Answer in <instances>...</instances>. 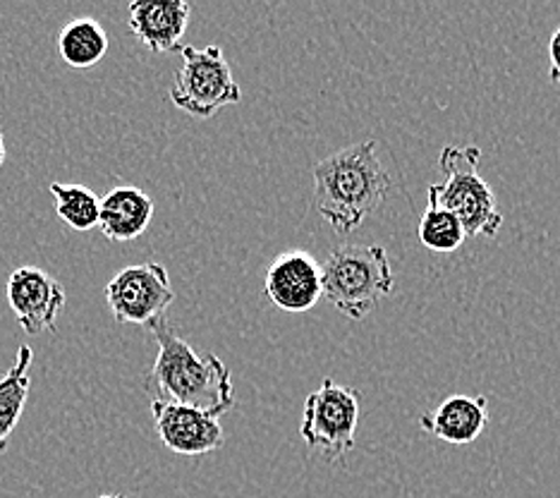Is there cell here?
<instances>
[{
  "instance_id": "6",
  "label": "cell",
  "mask_w": 560,
  "mask_h": 498,
  "mask_svg": "<svg viewBox=\"0 0 560 498\" xmlns=\"http://www.w3.org/2000/svg\"><path fill=\"white\" fill-rule=\"evenodd\" d=\"M360 427V398L348 386L334 379H324L322 386L307 395L302 413L300 433L312 453H319L330 465H342V460L354 449V437Z\"/></svg>"
},
{
  "instance_id": "3",
  "label": "cell",
  "mask_w": 560,
  "mask_h": 498,
  "mask_svg": "<svg viewBox=\"0 0 560 498\" xmlns=\"http://www.w3.org/2000/svg\"><path fill=\"white\" fill-rule=\"evenodd\" d=\"M322 283L330 306L362 322L390 296L396 276L381 245H340L322 262Z\"/></svg>"
},
{
  "instance_id": "4",
  "label": "cell",
  "mask_w": 560,
  "mask_h": 498,
  "mask_svg": "<svg viewBox=\"0 0 560 498\" xmlns=\"http://www.w3.org/2000/svg\"><path fill=\"white\" fill-rule=\"evenodd\" d=\"M479 147H443L439 157L443 181L427 189V207L453 211L467 238H495L503 225V213L491 185L479 175Z\"/></svg>"
},
{
  "instance_id": "9",
  "label": "cell",
  "mask_w": 560,
  "mask_h": 498,
  "mask_svg": "<svg viewBox=\"0 0 560 498\" xmlns=\"http://www.w3.org/2000/svg\"><path fill=\"white\" fill-rule=\"evenodd\" d=\"M151 417L161 443L175 455L201 458L221 451L225 443L221 417L201 413L197 407L151 401Z\"/></svg>"
},
{
  "instance_id": "17",
  "label": "cell",
  "mask_w": 560,
  "mask_h": 498,
  "mask_svg": "<svg viewBox=\"0 0 560 498\" xmlns=\"http://www.w3.org/2000/svg\"><path fill=\"white\" fill-rule=\"evenodd\" d=\"M419 242L431 252L439 254H451L455 250L463 247V242L467 240L465 228L460 219L448 209H436V207H427V211L419 219Z\"/></svg>"
},
{
  "instance_id": "1",
  "label": "cell",
  "mask_w": 560,
  "mask_h": 498,
  "mask_svg": "<svg viewBox=\"0 0 560 498\" xmlns=\"http://www.w3.org/2000/svg\"><path fill=\"white\" fill-rule=\"evenodd\" d=\"M312 207L334 228L350 235L369 216L384 207L390 173L376 151V139L338 149L312 169Z\"/></svg>"
},
{
  "instance_id": "15",
  "label": "cell",
  "mask_w": 560,
  "mask_h": 498,
  "mask_svg": "<svg viewBox=\"0 0 560 498\" xmlns=\"http://www.w3.org/2000/svg\"><path fill=\"white\" fill-rule=\"evenodd\" d=\"M58 54L74 70L94 68L108 54V34L94 18L70 20L58 34Z\"/></svg>"
},
{
  "instance_id": "5",
  "label": "cell",
  "mask_w": 560,
  "mask_h": 498,
  "mask_svg": "<svg viewBox=\"0 0 560 498\" xmlns=\"http://www.w3.org/2000/svg\"><path fill=\"white\" fill-rule=\"evenodd\" d=\"M180 54L183 68L168 92L173 106L207 120L221 108L240 104L242 89L221 46H183Z\"/></svg>"
},
{
  "instance_id": "13",
  "label": "cell",
  "mask_w": 560,
  "mask_h": 498,
  "mask_svg": "<svg viewBox=\"0 0 560 498\" xmlns=\"http://www.w3.org/2000/svg\"><path fill=\"white\" fill-rule=\"evenodd\" d=\"M154 199L144 189L132 185L113 187L101 199L98 228L113 242H132L147 233V228L154 219Z\"/></svg>"
},
{
  "instance_id": "16",
  "label": "cell",
  "mask_w": 560,
  "mask_h": 498,
  "mask_svg": "<svg viewBox=\"0 0 560 498\" xmlns=\"http://www.w3.org/2000/svg\"><path fill=\"white\" fill-rule=\"evenodd\" d=\"M50 195H54L58 219L66 221L72 230L86 233V230L98 225L101 199L89 187L54 183L50 185Z\"/></svg>"
},
{
  "instance_id": "10",
  "label": "cell",
  "mask_w": 560,
  "mask_h": 498,
  "mask_svg": "<svg viewBox=\"0 0 560 498\" xmlns=\"http://www.w3.org/2000/svg\"><path fill=\"white\" fill-rule=\"evenodd\" d=\"M264 292L278 310L290 314L310 312L324 298L322 264L310 252H280L266 271Z\"/></svg>"
},
{
  "instance_id": "14",
  "label": "cell",
  "mask_w": 560,
  "mask_h": 498,
  "mask_svg": "<svg viewBox=\"0 0 560 498\" xmlns=\"http://www.w3.org/2000/svg\"><path fill=\"white\" fill-rule=\"evenodd\" d=\"M34 362V352L30 345H22L18 350L15 362L8 369V374L0 379V455L8 451L10 433L15 431L18 421L27 403L32 377L30 369Z\"/></svg>"
},
{
  "instance_id": "20",
  "label": "cell",
  "mask_w": 560,
  "mask_h": 498,
  "mask_svg": "<svg viewBox=\"0 0 560 498\" xmlns=\"http://www.w3.org/2000/svg\"><path fill=\"white\" fill-rule=\"evenodd\" d=\"M98 498H130V496H120V494H104V496H98Z\"/></svg>"
},
{
  "instance_id": "7",
  "label": "cell",
  "mask_w": 560,
  "mask_h": 498,
  "mask_svg": "<svg viewBox=\"0 0 560 498\" xmlns=\"http://www.w3.org/2000/svg\"><path fill=\"white\" fill-rule=\"evenodd\" d=\"M175 300L171 276L159 262L125 266L106 286V302L118 324L151 326Z\"/></svg>"
},
{
  "instance_id": "18",
  "label": "cell",
  "mask_w": 560,
  "mask_h": 498,
  "mask_svg": "<svg viewBox=\"0 0 560 498\" xmlns=\"http://www.w3.org/2000/svg\"><path fill=\"white\" fill-rule=\"evenodd\" d=\"M549 77L556 86H560V27L551 34L549 42Z\"/></svg>"
},
{
  "instance_id": "19",
  "label": "cell",
  "mask_w": 560,
  "mask_h": 498,
  "mask_svg": "<svg viewBox=\"0 0 560 498\" xmlns=\"http://www.w3.org/2000/svg\"><path fill=\"white\" fill-rule=\"evenodd\" d=\"M5 163V137H3V130H0V165Z\"/></svg>"
},
{
  "instance_id": "2",
  "label": "cell",
  "mask_w": 560,
  "mask_h": 498,
  "mask_svg": "<svg viewBox=\"0 0 560 498\" xmlns=\"http://www.w3.org/2000/svg\"><path fill=\"white\" fill-rule=\"evenodd\" d=\"M149 328L159 345L156 362L147 377V389L154 401L189 405L213 417L233 410V372L219 355L197 352L183 336H177L168 316Z\"/></svg>"
},
{
  "instance_id": "11",
  "label": "cell",
  "mask_w": 560,
  "mask_h": 498,
  "mask_svg": "<svg viewBox=\"0 0 560 498\" xmlns=\"http://www.w3.org/2000/svg\"><path fill=\"white\" fill-rule=\"evenodd\" d=\"M192 8L185 0H135L130 5V32L151 54L180 48Z\"/></svg>"
},
{
  "instance_id": "8",
  "label": "cell",
  "mask_w": 560,
  "mask_h": 498,
  "mask_svg": "<svg viewBox=\"0 0 560 498\" xmlns=\"http://www.w3.org/2000/svg\"><path fill=\"white\" fill-rule=\"evenodd\" d=\"M66 288L44 268L20 266L8 278V302L24 334L39 336L56 331L66 310Z\"/></svg>"
},
{
  "instance_id": "12",
  "label": "cell",
  "mask_w": 560,
  "mask_h": 498,
  "mask_svg": "<svg viewBox=\"0 0 560 498\" xmlns=\"http://www.w3.org/2000/svg\"><path fill=\"white\" fill-rule=\"evenodd\" d=\"M487 425L489 401L483 395H448V398L439 403L436 410L419 417V427L451 445H467L477 441Z\"/></svg>"
}]
</instances>
